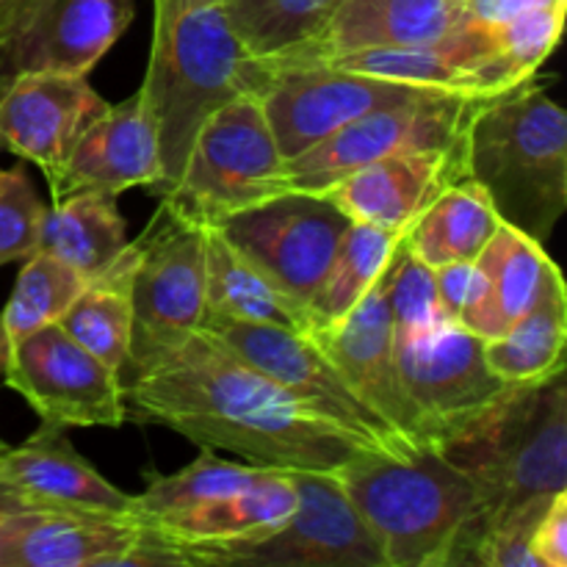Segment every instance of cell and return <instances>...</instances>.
<instances>
[{
  "instance_id": "cell-1",
  "label": "cell",
  "mask_w": 567,
  "mask_h": 567,
  "mask_svg": "<svg viewBox=\"0 0 567 567\" xmlns=\"http://www.w3.org/2000/svg\"><path fill=\"white\" fill-rule=\"evenodd\" d=\"M122 399L133 424L166 426L199 449H227L266 468L338 471L365 449L205 330L127 382Z\"/></svg>"
},
{
  "instance_id": "cell-2",
  "label": "cell",
  "mask_w": 567,
  "mask_h": 567,
  "mask_svg": "<svg viewBox=\"0 0 567 567\" xmlns=\"http://www.w3.org/2000/svg\"><path fill=\"white\" fill-rule=\"evenodd\" d=\"M468 474L476 509L454 565H471L474 548L498 526L546 513L567 491V388L565 369L520 385L485 424L443 446Z\"/></svg>"
},
{
  "instance_id": "cell-3",
  "label": "cell",
  "mask_w": 567,
  "mask_h": 567,
  "mask_svg": "<svg viewBox=\"0 0 567 567\" xmlns=\"http://www.w3.org/2000/svg\"><path fill=\"white\" fill-rule=\"evenodd\" d=\"M465 169L504 225L546 247L567 208V116L537 75L476 109Z\"/></svg>"
},
{
  "instance_id": "cell-4",
  "label": "cell",
  "mask_w": 567,
  "mask_h": 567,
  "mask_svg": "<svg viewBox=\"0 0 567 567\" xmlns=\"http://www.w3.org/2000/svg\"><path fill=\"white\" fill-rule=\"evenodd\" d=\"M380 540L385 567H452L476 509L468 474L437 446L363 449L336 471Z\"/></svg>"
},
{
  "instance_id": "cell-5",
  "label": "cell",
  "mask_w": 567,
  "mask_h": 567,
  "mask_svg": "<svg viewBox=\"0 0 567 567\" xmlns=\"http://www.w3.org/2000/svg\"><path fill=\"white\" fill-rule=\"evenodd\" d=\"M158 136L161 181L150 194L166 197L181 181L199 127L244 92H258V61L233 33L221 6L155 20L147 72L138 86Z\"/></svg>"
},
{
  "instance_id": "cell-6",
  "label": "cell",
  "mask_w": 567,
  "mask_h": 567,
  "mask_svg": "<svg viewBox=\"0 0 567 567\" xmlns=\"http://www.w3.org/2000/svg\"><path fill=\"white\" fill-rule=\"evenodd\" d=\"M280 192H288L286 158L277 150L260 97L244 92L205 120L181 181L161 199L183 219L216 227Z\"/></svg>"
},
{
  "instance_id": "cell-7",
  "label": "cell",
  "mask_w": 567,
  "mask_h": 567,
  "mask_svg": "<svg viewBox=\"0 0 567 567\" xmlns=\"http://www.w3.org/2000/svg\"><path fill=\"white\" fill-rule=\"evenodd\" d=\"M133 247V330L122 388L172 358L199 330L205 313V227L161 199Z\"/></svg>"
},
{
  "instance_id": "cell-8",
  "label": "cell",
  "mask_w": 567,
  "mask_h": 567,
  "mask_svg": "<svg viewBox=\"0 0 567 567\" xmlns=\"http://www.w3.org/2000/svg\"><path fill=\"white\" fill-rule=\"evenodd\" d=\"M297 507L277 529L227 543L183 546L192 565L385 567L380 540L347 496L336 471H291Z\"/></svg>"
},
{
  "instance_id": "cell-9",
  "label": "cell",
  "mask_w": 567,
  "mask_h": 567,
  "mask_svg": "<svg viewBox=\"0 0 567 567\" xmlns=\"http://www.w3.org/2000/svg\"><path fill=\"white\" fill-rule=\"evenodd\" d=\"M404 393L426 446H449L485 424L520 385L487 365L485 341L457 321L393 338Z\"/></svg>"
},
{
  "instance_id": "cell-10",
  "label": "cell",
  "mask_w": 567,
  "mask_h": 567,
  "mask_svg": "<svg viewBox=\"0 0 567 567\" xmlns=\"http://www.w3.org/2000/svg\"><path fill=\"white\" fill-rule=\"evenodd\" d=\"M493 94L432 92L380 105L297 158L286 161L288 192L321 194L349 172L404 150H465L471 116Z\"/></svg>"
},
{
  "instance_id": "cell-11",
  "label": "cell",
  "mask_w": 567,
  "mask_h": 567,
  "mask_svg": "<svg viewBox=\"0 0 567 567\" xmlns=\"http://www.w3.org/2000/svg\"><path fill=\"white\" fill-rule=\"evenodd\" d=\"M199 330L210 332L238 360L269 377L275 385L347 432L360 446L393 454L413 452V446H408L380 415L365 408L341 369L308 332L236 319H205Z\"/></svg>"
},
{
  "instance_id": "cell-12",
  "label": "cell",
  "mask_w": 567,
  "mask_h": 567,
  "mask_svg": "<svg viewBox=\"0 0 567 567\" xmlns=\"http://www.w3.org/2000/svg\"><path fill=\"white\" fill-rule=\"evenodd\" d=\"M349 225L352 219L324 194L280 192L227 216L214 230L310 316Z\"/></svg>"
},
{
  "instance_id": "cell-13",
  "label": "cell",
  "mask_w": 567,
  "mask_h": 567,
  "mask_svg": "<svg viewBox=\"0 0 567 567\" xmlns=\"http://www.w3.org/2000/svg\"><path fill=\"white\" fill-rule=\"evenodd\" d=\"M421 92L432 89L336 70L327 64H310V61H293V64L258 61L255 94L264 105L277 150L282 158L291 161L358 116Z\"/></svg>"
},
{
  "instance_id": "cell-14",
  "label": "cell",
  "mask_w": 567,
  "mask_h": 567,
  "mask_svg": "<svg viewBox=\"0 0 567 567\" xmlns=\"http://www.w3.org/2000/svg\"><path fill=\"white\" fill-rule=\"evenodd\" d=\"M133 0H0V81L89 75L133 22Z\"/></svg>"
},
{
  "instance_id": "cell-15",
  "label": "cell",
  "mask_w": 567,
  "mask_h": 567,
  "mask_svg": "<svg viewBox=\"0 0 567 567\" xmlns=\"http://www.w3.org/2000/svg\"><path fill=\"white\" fill-rule=\"evenodd\" d=\"M0 377L44 424L66 430L127 421L120 374L66 336L59 321L17 341Z\"/></svg>"
},
{
  "instance_id": "cell-16",
  "label": "cell",
  "mask_w": 567,
  "mask_h": 567,
  "mask_svg": "<svg viewBox=\"0 0 567 567\" xmlns=\"http://www.w3.org/2000/svg\"><path fill=\"white\" fill-rule=\"evenodd\" d=\"M86 75L22 72L0 81V150L31 161L55 181L81 133L109 111Z\"/></svg>"
},
{
  "instance_id": "cell-17",
  "label": "cell",
  "mask_w": 567,
  "mask_h": 567,
  "mask_svg": "<svg viewBox=\"0 0 567 567\" xmlns=\"http://www.w3.org/2000/svg\"><path fill=\"white\" fill-rule=\"evenodd\" d=\"M388 275H391V264L369 288V293L349 310V316H343L336 324L321 327L310 338L341 369L365 408L380 415L408 446L419 449L426 443L421 435L419 415L399 377L393 321L388 310Z\"/></svg>"
},
{
  "instance_id": "cell-18",
  "label": "cell",
  "mask_w": 567,
  "mask_h": 567,
  "mask_svg": "<svg viewBox=\"0 0 567 567\" xmlns=\"http://www.w3.org/2000/svg\"><path fill=\"white\" fill-rule=\"evenodd\" d=\"M0 498L20 509L136 518V496L111 485L64 435L44 424L20 446H0Z\"/></svg>"
},
{
  "instance_id": "cell-19",
  "label": "cell",
  "mask_w": 567,
  "mask_h": 567,
  "mask_svg": "<svg viewBox=\"0 0 567 567\" xmlns=\"http://www.w3.org/2000/svg\"><path fill=\"white\" fill-rule=\"evenodd\" d=\"M460 181H468L465 150H404L349 172L321 194L352 221L408 230Z\"/></svg>"
},
{
  "instance_id": "cell-20",
  "label": "cell",
  "mask_w": 567,
  "mask_h": 567,
  "mask_svg": "<svg viewBox=\"0 0 567 567\" xmlns=\"http://www.w3.org/2000/svg\"><path fill=\"white\" fill-rule=\"evenodd\" d=\"M161 181L158 136L142 92L122 103H111L72 147L55 181L53 199L78 192H100L120 197L133 186H155Z\"/></svg>"
},
{
  "instance_id": "cell-21",
  "label": "cell",
  "mask_w": 567,
  "mask_h": 567,
  "mask_svg": "<svg viewBox=\"0 0 567 567\" xmlns=\"http://www.w3.org/2000/svg\"><path fill=\"white\" fill-rule=\"evenodd\" d=\"M468 20V0H338L321 37L302 53L275 64L365 48L435 44L457 33Z\"/></svg>"
},
{
  "instance_id": "cell-22",
  "label": "cell",
  "mask_w": 567,
  "mask_h": 567,
  "mask_svg": "<svg viewBox=\"0 0 567 567\" xmlns=\"http://www.w3.org/2000/svg\"><path fill=\"white\" fill-rule=\"evenodd\" d=\"M142 540L131 515L20 509L9 567H131Z\"/></svg>"
},
{
  "instance_id": "cell-23",
  "label": "cell",
  "mask_w": 567,
  "mask_h": 567,
  "mask_svg": "<svg viewBox=\"0 0 567 567\" xmlns=\"http://www.w3.org/2000/svg\"><path fill=\"white\" fill-rule=\"evenodd\" d=\"M474 266L480 271V282L460 316V324L482 341H493L515 324L535 305L548 275L557 269L543 244L532 241L504 221Z\"/></svg>"
},
{
  "instance_id": "cell-24",
  "label": "cell",
  "mask_w": 567,
  "mask_h": 567,
  "mask_svg": "<svg viewBox=\"0 0 567 567\" xmlns=\"http://www.w3.org/2000/svg\"><path fill=\"white\" fill-rule=\"evenodd\" d=\"M293 507H297V491H293L291 471L266 468L258 482L233 496L205 502L186 513L144 526L164 535L175 548L205 546V543L266 535V532L277 529L293 513Z\"/></svg>"
},
{
  "instance_id": "cell-25",
  "label": "cell",
  "mask_w": 567,
  "mask_h": 567,
  "mask_svg": "<svg viewBox=\"0 0 567 567\" xmlns=\"http://www.w3.org/2000/svg\"><path fill=\"white\" fill-rule=\"evenodd\" d=\"M205 319L255 321L308 336L313 330L310 316L277 291L214 227H205Z\"/></svg>"
},
{
  "instance_id": "cell-26",
  "label": "cell",
  "mask_w": 567,
  "mask_h": 567,
  "mask_svg": "<svg viewBox=\"0 0 567 567\" xmlns=\"http://www.w3.org/2000/svg\"><path fill=\"white\" fill-rule=\"evenodd\" d=\"M133 269H136V247L127 241L125 249L97 277L86 280V286L59 319L61 330L75 338L94 358L103 360L109 369H114L120 380L131 352Z\"/></svg>"
},
{
  "instance_id": "cell-27",
  "label": "cell",
  "mask_w": 567,
  "mask_h": 567,
  "mask_svg": "<svg viewBox=\"0 0 567 567\" xmlns=\"http://www.w3.org/2000/svg\"><path fill=\"white\" fill-rule=\"evenodd\" d=\"M125 244V219L111 194L78 192L44 208L39 252L59 258L83 280L97 277Z\"/></svg>"
},
{
  "instance_id": "cell-28",
  "label": "cell",
  "mask_w": 567,
  "mask_h": 567,
  "mask_svg": "<svg viewBox=\"0 0 567 567\" xmlns=\"http://www.w3.org/2000/svg\"><path fill=\"white\" fill-rule=\"evenodd\" d=\"M567 288L554 269L535 305L493 341H485V360L507 382H540L565 369Z\"/></svg>"
},
{
  "instance_id": "cell-29",
  "label": "cell",
  "mask_w": 567,
  "mask_h": 567,
  "mask_svg": "<svg viewBox=\"0 0 567 567\" xmlns=\"http://www.w3.org/2000/svg\"><path fill=\"white\" fill-rule=\"evenodd\" d=\"M502 219L474 181L449 186L413 225L408 247L430 269L446 264H474L498 230Z\"/></svg>"
},
{
  "instance_id": "cell-30",
  "label": "cell",
  "mask_w": 567,
  "mask_h": 567,
  "mask_svg": "<svg viewBox=\"0 0 567 567\" xmlns=\"http://www.w3.org/2000/svg\"><path fill=\"white\" fill-rule=\"evenodd\" d=\"M404 233L408 230H385L365 221H352L347 227L324 282L310 302V324H313L310 336L349 316V310L369 293V288L388 269Z\"/></svg>"
},
{
  "instance_id": "cell-31",
  "label": "cell",
  "mask_w": 567,
  "mask_h": 567,
  "mask_svg": "<svg viewBox=\"0 0 567 567\" xmlns=\"http://www.w3.org/2000/svg\"><path fill=\"white\" fill-rule=\"evenodd\" d=\"M336 3L338 0H227L221 9L244 50L264 64H275L308 50L327 28Z\"/></svg>"
},
{
  "instance_id": "cell-32",
  "label": "cell",
  "mask_w": 567,
  "mask_h": 567,
  "mask_svg": "<svg viewBox=\"0 0 567 567\" xmlns=\"http://www.w3.org/2000/svg\"><path fill=\"white\" fill-rule=\"evenodd\" d=\"M83 286L86 280L53 255L37 252L22 260L9 302L0 313V374L14 343L39 327L55 324Z\"/></svg>"
},
{
  "instance_id": "cell-33",
  "label": "cell",
  "mask_w": 567,
  "mask_h": 567,
  "mask_svg": "<svg viewBox=\"0 0 567 567\" xmlns=\"http://www.w3.org/2000/svg\"><path fill=\"white\" fill-rule=\"evenodd\" d=\"M264 471L266 465L227 463V460L214 457V449H203L194 463L175 474H150L147 487L136 496V520L155 524L205 502L233 496L258 482Z\"/></svg>"
},
{
  "instance_id": "cell-34",
  "label": "cell",
  "mask_w": 567,
  "mask_h": 567,
  "mask_svg": "<svg viewBox=\"0 0 567 567\" xmlns=\"http://www.w3.org/2000/svg\"><path fill=\"white\" fill-rule=\"evenodd\" d=\"M388 310L393 321V338H408L413 332L449 321L437 302L435 269L415 258L408 247V233L393 252L388 275Z\"/></svg>"
},
{
  "instance_id": "cell-35",
  "label": "cell",
  "mask_w": 567,
  "mask_h": 567,
  "mask_svg": "<svg viewBox=\"0 0 567 567\" xmlns=\"http://www.w3.org/2000/svg\"><path fill=\"white\" fill-rule=\"evenodd\" d=\"M48 205L33 192L22 166L0 169V266L28 260L39 252V233Z\"/></svg>"
},
{
  "instance_id": "cell-36",
  "label": "cell",
  "mask_w": 567,
  "mask_h": 567,
  "mask_svg": "<svg viewBox=\"0 0 567 567\" xmlns=\"http://www.w3.org/2000/svg\"><path fill=\"white\" fill-rule=\"evenodd\" d=\"M565 9L567 3L540 6V9L520 11V14L509 17V20L498 22V25H491L498 53L524 78L537 75L543 61L559 44L565 25Z\"/></svg>"
},
{
  "instance_id": "cell-37",
  "label": "cell",
  "mask_w": 567,
  "mask_h": 567,
  "mask_svg": "<svg viewBox=\"0 0 567 567\" xmlns=\"http://www.w3.org/2000/svg\"><path fill=\"white\" fill-rule=\"evenodd\" d=\"M532 554L540 567H567V491L551 498L535 524Z\"/></svg>"
},
{
  "instance_id": "cell-38",
  "label": "cell",
  "mask_w": 567,
  "mask_h": 567,
  "mask_svg": "<svg viewBox=\"0 0 567 567\" xmlns=\"http://www.w3.org/2000/svg\"><path fill=\"white\" fill-rule=\"evenodd\" d=\"M480 282V271L474 264H446L435 269V288H437V302H441L443 316L449 321H457L463 316L465 305L471 302Z\"/></svg>"
},
{
  "instance_id": "cell-39",
  "label": "cell",
  "mask_w": 567,
  "mask_h": 567,
  "mask_svg": "<svg viewBox=\"0 0 567 567\" xmlns=\"http://www.w3.org/2000/svg\"><path fill=\"white\" fill-rule=\"evenodd\" d=\"M557 3H567V0H468V11L474 20L485 22V25H498V22L509 20V17L520 14V11Z\"/></svg>"
},
{
  "instance_id": "cell-40",
  "label": "cell",
  "mask_w": 567,
  "mask_h": 567,
  "mask_svg": "<svg viewBox=\"0 0 567 567\" xmlns=\"http://www.w3.org/2000/svg\"><path fill=\"white\" fill-rule=\"evenodd\" d=\"M20 507L11 502L0 498V567H9V551H11V537H14V524Z\"/></svg>"
},
{
  "instance_id": "cell-41",
  "label": "cell",
  "mask_w": 567,
  "mask_h": 567,
  "mask_svg": "<svg viewBox=\"0 0 567 567\" xmlns=\"http://www.w3.org/2000/svg\"><path fill=\"white\" fill-rule=\"evenodd\" d=\"M227 0H155V20H172L183 11L208 9V6H225Z\"/></svg>"
},
{
  "instance_id": "cell-42",
  "label": "cell",
  "mask_w": 567,
  "mask_h": 567,
  "mask_svg": "<svg viewBox=\"0 0 567 567\" xmlns=\"http://www.w3.org/2000/svg\"><path fill=\"white\" fill-rule=\"evenodd\" d=\"M0 446H3V441H0Z\"/></svg>"
}]
</instances>
